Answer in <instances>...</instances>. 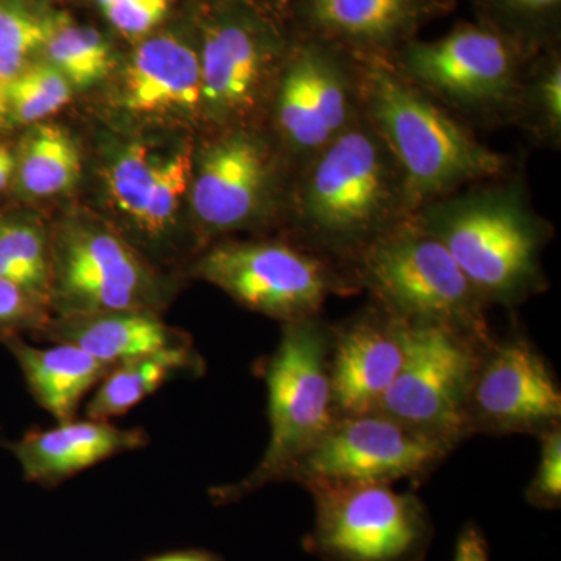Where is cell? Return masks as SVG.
<instances>
[{
	"mask_svg": "<svg viewBox=\"0 0 561 561\" xmlns=\"http://www.w3.org/2000/svg\"><path fill=\"white\" fill-rule=\"evenodd\" d=\"M365 119L400 165L413 213L463 184L500 175L505 158L482 146L390 58L354 57Z\"/></svg>",
	"mask_w": 561,
	"mask_h": 561,
	"instance_id": "6da1fadb",
	"label": "cell"
},
{
	"mask_svg": "<svg viewBox=\"0 0 561 561\" xmlns=\"http://www.w3.org/2000/svg\"><path fill=\"white\" fill-rule=\"evenodd\" d=\"M412 214L400 165L365 117L312 158L298 192L302 230L321 256L356 262Z\"/></svg>",
	"mask_w": 561,
	"mask_h": 561,
	"instance_id": "7a4b0ae2",
	"label": "cell"
},
{
	"mask_svg": "<svg viewBox=\"0 0 561 561\" xmlns=\"http://www.w3.org/2000/svg\"><path fill=\"white\" fill-rule=\"evenodd\" d=\"M419 217L485 305H516L545 286L548 232L516 184L434 202Z\"/></svg>",
	"mask_w": 561,
	"mask_h": 561,
	"instance_id": "3957f363",
	"label": "cell"
},
{
	"mask_svg": "<svg viewBox=\"0 0 561 561\" xmlns=\"http://www.w3.org/2000/svg\"><path fill=\"white\" fill-rule=\"evenodd\" d=\"M331 328L319 317L283 323V334L265 368L271 440L249 476L213 491L216 502L242 500L268 485L287 481L291 468L339 419L332 398Z\"/></svg>",
	"mask_w": 561,
	"mask_h": 561,
	"instance_id": "277c9868",
	"label": "cell"
},
{
	"mask_svg": "<svg viewBox=\"0 0 561 561\" xmlns=\"http://www.w3.org/2000/svg\"><path fill=\"white\" fill-rule=\"evenodd\" d=\"M357 279L405 321L440 323L489 342L481 300L451 254L412 214L357 257Z\"/></svg>",
	"mask_w": 561,
	"mask_h": 561,
	"instance_id": "5b68a950",
	"label": "cell"
},
{
	"mask_svg": "<svg viewBox=\"0 0 561 561\" xmlns=\"http://www.w3.org/2000/svg\"><path fill=\"white\" fill-rule=\"evenodd\" d=\"M195 35L202 108L221 122L245 119L256 111L294 41L262 0H205Z\"/></svg>",
	"mask_w": 561,
	"mask_h": 561,
	"instance_id": "8992f818",
	"label": "cell"
},
{
	"mask_svg": "<svg viewBox=\"0 0 561 561\" xmlns=\"http://www.w3.org/2000/svg\"><path fill=\"white\" fill-rule=\"evenodd\" d=\"M306 551L323 561H424L434 541L426 505L386 483L317 485Z\"/></svg>",
	"mask_w": 561,
	"mask_h": 561,
	"instance_id": "52a82bcc",
	"label": "cell"
},
{
	"mask_svg": "<svg viewBox=\"0 0 561 561\" xmlns=\"http://www.w3.org/2000/svg\"><path fill=\"white\" fill-rule=\"evenodd\" d=\"M169 284L124 236L95 220H70L51 236L50 312H160Z\"/></svg>",
	"mask_w": 561,
	"mask_h": 561,
	"instance_id": "ba28073f",
	"label": "cell"
},
{
	"mask_svg": "<svg viewBox=\"0 0 561 561\" xmlns=\"http://www.w3.org/2000/svg\"><path fill=\"white\" fill-rule=\"evenodd\" d=\"M530 46L489 22H461L438 39H412L390 60L405 79L465 110H494L518 98Z\"/></svg>",
	"mask_w": 561,
	"mask_h": 561,
	"instance_id": "9c48e42d",
	"label": "cell"
},
{
	"mask_svg": "<svg viewBox=\"0 0 561 561\" xmlns=\"http://www.w3.org/2000/svg\"><path fill=\"white\" fill-rule=\"evenodd\" d=\"M489 342L446 324L408 321L404 362L375 413L459 445L470 437L468 400Z\"/></svg>",
	"mask_w": 561,
	"mask_h": 561,
	"instance_id": "30bf717a",
	"label": "cell"
},
{
	"mask_svg": "<svg viewBox=\"0 0 561 561\" xmlns=\"http://www.w3.org/2000/svg\"><path fill=\"white\" fill-rule=\"evenodd\" d=\"M192 275L283 323L319 317L330 295L353 287L327 257L283 242L217 243L198 257Z\"/></svg>",
	"mask_w": 561,
	"mask_h": 561,
	"instance_id": "8fae6325",
	"label": "cell"
},
{
	"mask_svg": "<svg viewBox=\"0 0 561 561\" xmlns=\"http://www.w3.org/2000/svg\"><path fill=\"white\" fill-rule=\"evenodd\" d=\"M456 446L381 413L339 416L287 481L306 490L343 483H386L430 474Z\"/></svg>",
	"mask_w": 561,
	"mask_h": 561,
	"instance_id": "7c38bea8",
	"label": "cell"
},
{
	"mask_svg": "<svg viewBox=\"0 0 561 561\" xmlns=\"http://www.w3.org/2000/svg\"><path fill=\"white\" fill-rule=\"evenodd\" d=\"M354 55L297 35L276 80L275 119L294 153L312 158L357 119Z\"/></svg>",
	"mask_w": 561,
	"mask_h": 561,
	"instance_id": "4fadbf2b",
	"label": "cell"
},
{
	"mask_svg": "<svg viewBox=\"0 0 561 561\" xmlns=\"http://www.w3.org/2000/svg\"><path fill=\"white\" fill-rule=\"evenodd\" d=\"M468 434H531L560 426L561 390L545 356L524 335L491 337L476 368Z\"/></svg>",
	"mask_w": 561,
	"mask_h": 561,
	"instance_id": "5bb4252c",
	"label": "cell"
},
{
	"mask_svg": "<svg viewBox=\"0 0 561 561\" xmlns=\"http://www.w3.org/2000/svg\"><path fill=\"white\" fill-rule=\"evenodd\" d=\"M276 181L278 165L264 139L243 128L225 133L194 160L195 220L213 234L254 227L271 209Z\"/></svg>",
	"mask_w": 561,
	"mask_h": 561,
	"instance_id": "9a60e30c",
	"label": "cell"
},
{
	"mask_svg": "<svg viewBox=\"0 0 561 561\" xmlns=\"http://www.w3.org/2000/svg\"><path fill=\"white\" fill-rule=\"evenodd\" d=\"M298 35L354 55L390 58L454 9L453 0H291Z\"/></svg>",
	"mask_w": 561,
	"mask_h": 561,
	"instance_id": "2e32d148",
	"label": "cell"
},
{
	"mask_svg": "<svg viewBox=\"0 0 561 561\" xmlns=\"http://www.w3.org/2000/svg\"><path fill=\"white\" fill-rule=\"evenodd\" d=\"M408 346V321L381 306L331 330L332 398L339 416L375 413L397 379Z\"/></svg>",
	"mask_w": 561,
	"mask_h": 561,
	"instance_id": "e0dca14e",
	"label": "cell"
},
{
	"mask_svg": "<svg viewBox=\"0 0 561 561\" xmlns=\"http://www.w3.org/2000/svg\"><path fill=\"white\" fill-rule=\"evenodd\" d=\"M125 108L139 116L192 114L202 108L197 35L173 31L140 39L124 70Z\"/></svg>",
	"mask_w": 561,
	"mask_h": 561,
	"instance_id": "ac0fdd59",
	"label": "cell"
},
{
	"mask_svg": "<svg viewBox=\"0 0 561 561\" xmlns=\"http://www.w3.org/2000/svg\"><path fill=\"white\" fill-rule=\"evenodd\" d=\"M149 445L142 430H122L110 421L70 420L47 431L25 434L10 443L28 482L55 486L66 479L119 456Z\"/></svg>",
	"mask_w": 561,
	"mask_h": 561,
	"instance_id": "d6986e66",
	"label": "cell"
},
{
	"mask_svg": "<svg viewBox=\"0 0 561 561\" xmlns=\"http://www.w3.org/2000/svg\"><path fill=\"white\" fill-rule=\"evenodd\" d=\"M36 335L50 343L77 346L110 365L192 346L190 335L169 327L160 313L140 311L50 317Z\"/></svg>",
	"mask_w": 561,
	"mask_h": 561,
	"instance_id": "ffe728a7",
	"label": "cell"
},
{
	"mask_svg": "<svg viewBox=\"0 0 561 561\" xmlns=\"http://www.w3.org/2000/svg\"><path fill=\"white\" fill-rule=\"evenodd\" d=\"M2 342L20 365L32 397L58 423L76 419L81 401L114 368L66 343L39 348L21 337Z\"/></svg>",
	"mask_w": 561,
	"mask_h": 561,
	"instance_id": "44dd1931",
	"label": "cell"
},
{
	"mask_svg": "<svg viewBox=\"0 0 561 561\" xmlns=\"http://www.w3.org/2000/svg\"><path fill=\"white\" fill-rule=\"evenodd\" d=\"M203 360L192 348L161 351L114 365L99 383L87 405L90 420L110 421L161 389L169 379L183 371H202Z\"/></svg>",
	"mask_w": 561,
	"mask_h": 561,
	"instance_id": "7402d4cb",
	"label": "cell"
},
{
	"mask_svg": "<svg viewBox=\"0 0 561 561\" xmlns=\"http://www.w3.org/2000/svg\"><path fill=\"white\" fill-rule=\"evenodd\" d=\"M80 172L79 147L60 125L41 122L22 139L14 175L28 197L46 198L68 192Z\"/></svg>",
	"mask_w": 561,
	"mask_h": 561,
	"instance_id": "603a6c76",
	"label": "cell"
},
{
	"mask_svg": "<svg viewBox=\"0 0 561 561\" xmlns=\"http://www.w3.org/2000/svg\"><path fill=\"white\" fill-rule=\"evenodd\" d=\"M35 0H0V128L7 124V99L18 77L38 58L55 20Z\"/></svg>",
	"mask_w": 561,
	"mask_h": 561,
	"instance_id": "cb8c5ba5",
	"label": "cell"
},
{
	"mask_svg": "<svg viewBox=\"0 0 561 561\" xmlns=\"http://www.w3.org/2000/svg\"><path fill=\"white\" fill-rule=\"evenodd\" d=\"M0 278L18 284L50 309L51 236L39 221L0 219Z\"/></svg>",
	"mask_w": 561,
	"mask_h": 561,
	"instance_id": "d4e9b609",
	"label": "cell"
},
{
	"mask_svg": "<svg viewBox=\"0 0 561 561\" xmlns=\"http://www.w3.org/2000/svg\"><path fill=\"white\" fill-rule=\"evenodd\" d=\"M41 54L72 88H90L105 79L113 68V51L105 36L66 13L55 14Z\"/></svg>",
	"mask_w": 561,
	"mask_h": 561,
	"instance_id": "484cf974",
	"label": "cell"
},
{
	"mask_svg": "<svg viewBox=\"0 0 561 561\" xmlns=\"http://www.w3.org/2000/svg\"><path fill=\"white\" fill-rule=\"evenodd\" d=\"M72 84L44 60H33L18 77L7 99V124H41L58 113L72 98Z\"/></svg>",
	"mask_w": 561,
	"mask_h": 561,
	"instance_id": "4316f807",
	"label": "cell"
},
{
	"mask_svg": "<svg viewBox=\"0 0 561 561\" xmlns=\"http://www.w3.org/2000/svg\"><path fill=\"white\" fill-rule=\"evenodd\" d=\"M479 20L538 47L556 46L561 0H472Z\"/></svg>",
	"mask_w": 561,
	"mask_h": 561,
	"instance_id": "83f0119b",
	"label": "cell"
},
{
	"mask_svg": "<svg viewBox=\"0 0 561 561\" xmlns=\"http://www.w3.org/2000/svg\"><path fill=\"white\" fill-rule=\"evenodd\" d=\"M161 162L146 146L133 144L117 153L106 171L111 198L136 228L149 206Z\"/></svg>",
	"mask_w": 561,
	"mask_h": 561,
	"instance_id": "f1b7e54d",
	"label": "cell"
},
{
	"mask_svg": "<svg viewBox=\"0 0 561 561\" xmlns=\"http://www.w3.org/2000/svg\"><path fill=\"white\" fill-rule=\"evenodd\" d=\"M194 153L190 147L164 158L138 230L147 241H161L172 230L181 202L190 192Z\"/></svg>",
	"mask_w": 561,
	"mask_h": 561,
	"instance_id": "f546056e",
	"label": "cell"
},
{
	"mask_svg": "<svg viewBox=\"0 0 561 561\" xmlns=\"http://www.w3.org/2000/svg\"><path fill=\"white\" fill-rule=\"evenodd\" d=\"M50 320V309L18 284L0 278V339L38 334Z\"/></svg>",
	"mask_w": 561,
	"mask_h": 561,
	"instance_id": "4dcf8cb0",
	"label": "cell"
},
{
	"mask_svg": "<svg viewBox=\"0 0 561 561\" xmlns=\"http://www.w3.org/2000/svg\"><path fill=\"white\" fill-rule=\"evenodd\" d=\"M537 471L526 490V501L540 511H557L561 504V426L540 435Z\"/></svg>",
	"mask_w": 561,
	"mask_h": 561,
	"instance_id": "1f68e13d",
	"label": "cell"
},
{
	"mask_svg": "<svg viewBox=\"0 0 561 561\" xmlns=\"http://www.w3.org/2000/svg\"><path fill=\"white\" fill-rule=\"evenodd\" d=\"M173 2L175 0H121L102 13L125 38L142 39L168 18Z\"/></svg>",
	"mask_w": 561,
	"mask_h": 561,
	"instance_id": "d6a6232c",
	"label": "cell"
},
{
	"mask_svg": "<svg viewBox=\"0 0 561 561\" xmlns=\"http://www.w3.org/2000/svg\"><path fill=\"white\" fill-rule=\"evenodd\" d=\"M537 66L531 102L552 133L561 125V62L556 47H548Z\"/></svg>",
	"mask_w": 561,
	"mask_h": 561,
	"instance_id": "836d02e7",
	"label": "cell"
},
{
	"mask_svg": "<svg viewBox=\"0 0 561 561\" xmlns=\"http://www.w3.org/2000/svg\"><path fill=\"white\" fill-rule=\"evenodd\" d=\"M453 561H490V546L481 527L467 523L457 535Z\"/></svg>",
	"mask_w": 561,
	"mask_h": 561,
	"instance_id": "e575fe53",
	"label": "cell"
},
{
	"mask_svg": "<svg viewBox=\"0 0 561 561\" xmlns=\"http://www.w3.org/2000/svg\"><path fill=\"white\" fill-rule=\"evenodd\" d=\"M14 168H16V158L0 144V191L5 190L7 184L13 179Z\"/></svg>",
	"mask_w": 561,
	"mask_h": 561,
	"instance_id": "d590c367",
	"label": "cell"
},
{
	"mask_svg": "<svg viewBox=\"0 0 561 561\" xmlns=\"http://www.w3.org/2000/svg\"><path fill=\"white\" fill-rule=\"evenodd\" d=\"M149 561H219L213 553L202 551H181L164 553V556L154 557Z\"/></svg>",
	"mask_w": 561,
	"mask_h": 561,
	"instance_id": "8d00e7d4",
	"label": "cell"
},
{
	"mask_svg": "<svg viewBox=\"0 0 561 561\" xmlns=\"http://www.w3.org/2000/svg\"><path fill=\"white\" fill-rule=\"evenodd\" d=\"M98 3L99 9L105 10L106 7L113 5V3L121 2V0H94Z\"/></svg>",
	"mask_w": 561,
	"mask_h": 561,
	"instance_id": "74e56055",
	"label": "cell"
},
{
	"mask_svg": "<svg viewBox=\"0 0 561 561\" xmlns=\"http://www.w3.org/2000/svg\"><path fill=\"white\" fill-rule=\"evenodd\" d=\"M273 3H275L276 7H287L290 5L291 0H272Z\"/></svg>",
	"mask_w": 561,
	"mask_h": 561,
	"instance_id": "f35d334b",
	"label": "cell"
}]
</instances>
